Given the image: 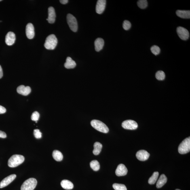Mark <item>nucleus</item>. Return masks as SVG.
Listing matches in <instances>:
<instances>
[{
	"label": "nucleus",
	"instance_id": "33",
	"mask_svg": "<svg viewBox=\"0 0 190 190\" xmlns=\"http://www.w3.org/2000/svg\"><path fill=\"white\" fill-rule=\"evenodd\" d=\"M7 134L5 132L0 131V138H5L7 137Z\"/></svg>",
	"mask_w": 190,
	"mask_h": 190
},
{
	"label": "nucleus",
	"instance_id": "6",
	"mask_svg": "<svg viewBox=\"0 0 190 190\" xmlns=\"http://www.w3.org/2000/svg\"><path fill=\"white\" fill-rule=\"evenodd\" d=\"M66 20L68 25L72 31L74 32H77L78 25L77 19L75 17L71 14H68L66 17Z\"/></svg>",
	"mask_w": 190,
	"mask_h": 190
},
{
	"label": "nucleus",
	"instance_id": "31",
	"mask_svg": "<svg viewBox=\"0 0 190 190\" xmlns=\"http://www.w3.org/2000/svg\"><path fill=\"white\" fill-rule=\"evenodd\" d=\"M131 26H132V24L129 21L127 20L124 21L123 23L124 29L126 30H129L130 29Z\"/></svg>",
	"mask_w": 190,
	"mask_h": 190
},
{
	"label": "nucleus",
	"instance_id": "14",
	"mask_svg": "<svg viewBox=\"0 0 190 190\" xmlns=\"http://www.w3.org/2000/svg\"><path fill=\"white\" fill-rule=\"evenodd\" d=\"M128 170L125 165L121 164L118 166L115 172L117 176H121L126 175L128 173Z\"/></svg>",
	"mask_w": 190,
	"mask_h": 190
},
{
	"label": "nucleus",
	"instance_id": "15",
	"mask_svg": "<svg viewBox=\"0 0 190 190\" xmlns=\"http://www.w3.org/2000/svg\"><path fill=\"white\" fill-rule=\"evenodd\" d=\"M17 91L19 94L26 96L31 92V89L29 86L26 87L24 85H20L18 87Z\"/></svg>",
	"mask_w": 190,
	"mask_h": 190
},
{
	"label": "nucleus",
	"instance_id": "11",
	"mask_svg": "<svg viewBox=\"0 0 190 190\" xmlns=\"http://www.w3.org/2000/svg\"><path fill=\"white\" fill-rule=\"evenodd\" d=\"M26 34L28 39H33L35 36V31L33 25L31 23L27 24L26 28Z\"/></svg>",
	"mask_w": 190,
	"mask_h": 190
},
{
	"label": "nucleus",
	"instance_id": "8",
	"mask_svg": "<svg viewBox=\"0 0 190 190\" xmlns=\"http://www.w3.org/2000/svg\"><path fill=\"white\" fill-rule=\"evenodd\" d=\"M122 126L123 128L127 130H134L137 128L138 125L135 121L132 120H128L123 121Z\"/></svg>",
	"mask_w": 190,
	"mask_h": 190
},
{
	"label": "nucleus",
	"instance_id": "23",
	"mask_svg": "<svg viewBox=\"0 0 190 190\" xmlns=\"http://www.w3.org/2000/svg\"><path fill=\"white\" fill-rule=\"evenodd\" d=\"M53 156L55 160L57 161H61L63 159V156L60 151L55 150L53 151Z\"/></svg>",
	"mask_w": 190,
	"mask_h": 190
},
{
	"label": "nucleus",
	"instance_id": "21",
	"mask_svg": "<svg viewBox=\"0 0 190 190\" xmlns=\"http://www.w3.org/2000/svg\"><path fill=\"white\" fill-rule=\"evenodd\" d=\"M167 181V178L166 176L164 174L161 175L159 180H158L156 184V187L157 189L162 187L166 183Z\"/></svg>",
	"mask_w": 190,
	"mask_h": 190
},
{
	"label": "nucleus",
	"instance_id": "5",
	"mask_svg": "<svg viewBox=\"0 0 190 190\" xmlns=\"http://www.w3.org/2000/svg\"><path fill=\"white\" fill-rule=\"evenodd\" d=\"M190 151V137L184 140L180 144L178 148V151L181 154L189 153Z\"/></svg>",
	"mask_w": 190,
	"mask_h": 190
},
{
	"label": "nucleus",
	"instance_id": "27",
	"mask_svg": "<svg viewBox=\"0 0 190 190\" xmlns=\"http://www.w3.org/2000/svg\"><path fill=\"white\" fill-rule=\"evenodd\" d=\"M148 3L146 0H140L137 2V5L140 8L145 9L148 6Z\"/></svg>",
	"mask_w": 190,
	"mask_h": 190
},
{
	"label": "nucleus",
	"instance_id": "38",
	"mask_svg": "<svg viewBox=\"0 0 190 190\" xmlns=\"http://www.w3.org/2000/svg\"><path fill=\"white\" fill-rule=\"evenodd\" d=\"M1 1V0H0V1Z\"/></svg>",
	"mask_w": 190,
	"mask_h": 190
},
{
	"label": "nucleus",
	"instance_id": "28",
	"mask_svg": "<svg viewBox=\"0 0 190 190\" xmlns=\"http://www.w3.org/2000/svg\"><path fill=\"white\" fill-rule=\"evenodd\" d=\"M113 187L115 190H127L126 186L123 184L114 183Z\"/></svg>",
	"mask_w": 190,
	"mask_h": 190
},
{
	"label": "nucleus",
	"instance_id": "37",
	"mask_svg": "<svg viewBox=\"0 0 190 190\" xmlns=\"http://www.w3.org/2000/svg\"><path fill=\"white\" fill-rule=\"evenodd\" d=\"M175 190H180L179 189H176Z\"/></svg>",
	"mask_w": 190,
	"mask_h": 190
},
{
	"label": "nucleus",
	"instance_id": "7",
	"mask_svg": "<svg viewBox=\"0 0 190 190\" xmlns=\"http://www.w3.org/2000/svg\"><path fill=\"white\" fill-rule=\"evenodd\" d=\"M177 33L178 37L183 40L186 41L189 39V32L186 28L181 26H178L177 28Z\"/></svg>",
	"mask_w": 190,
	"mask_h": 190
},
{
	"label": "nucleus",
	"instance_id": "13",
	"mask_svg": "<svg viewBox=\"0 0 190 190\" xmlns=\"http://www.w3.org/2000/svg\"><path fill=\"white\" fill-rule=\"evenodd\" d=\"M16 40V36L12 32H9L5 37V43L7 45L10 46L15 42Z\"/></svg>",
	"mask_w": 190,
	"mask_h": 190
},
{
	"label": "nucleus",
	"instance_id": "3",
	"mask_svg": "<svg viewBox=\"0 0 190 190\" xmlns=\"http://www.w3.org/2000/svg\"><path fill=\"white\" fill-rule=\"evenodd\" d=\"M91 125L97 130L104 133H107L109 132L108 127L102 121L97 120H93L91 121Z\"/></svg>",
	"mask_w": 190,
	"mask_h": 190
},
{
	"label": "nucleus",
	"instance_id": "19",
	"mask_svg": "<svg viewBox=\"0 0 190 190\" xmlns=\"http://www.w3.org/2000/svg\"><path fill=\"white\" fill-rule=\"evenodd\" d=\"M64 66L67 69H72L75 67L76 64L71 57H68L66 59V62L64 64Z\"/></svg>",
	"mask_w": 190,
	"mask_h": 190
},
{
	"label": "nucleus",
	"instance_id": "29",
	"mask_svg": "<svg viewBox=\"0 0 190 190\" xmlns=\"http://www.w3.org/2000/svg\"><path fill=\"white\" fill-rule=\"evenodd\" d=\"M151 52L155 56L159 55L161 52V49L157 45H153L151 48Z\"/></svg>",
	"mask_w": 190,
	"mask_h": 190
},
{
	"label": "nucleus",
	"instance_id": "34",
	"mask_svg": "<svg viewBox=\"0 0 190 190\" xmlns=\"http://www.w3.org/2000/svg\"><path fill=\"white\" fill-rule=\"evenodd\" d=\"M6 112V109L3 106L0 105V114L4 113Z\"/></svg>",
	"mask_w": 190,
	"mask_h": 190
},
{
	"label": "nucleus",
	"instance_id": "16",
	"mask_svg": "<svg viewBox=\"0 0 190 190\" xmlns=\"http://www.w3.org/2000/svg\"><path fill=\"white\" fill-rule=\"evenodd\" d=\"M48 17L47 20L49 23H54L56 20V14L55 9L53 7H49L48 10Z\"/></svg>",
	"mask_w": 190,
	"mask_h": 190
},
{
	"label": "nucleus",
	"instance_id": "17",
	"mask_svg": "<svg viewBox=\"0 0 190 190\" xmlns=\"http://www.w3.org/2000/svg\"><path fill=\"white\" fill-rule=\"evenodd\" d=\"M104 42L103 39L98 38L95 41V49L96 52H99L103 48Z\"/></svg>",
	"mask_w": 190,
	"mask_h": 190
},
{
	"label": "nucleus",
	"instance_id": "18",
	"mask_svg": "<svg viewBox=\"0 0 190 190\" xmlns=\"http://www.w3.org/2000/svg\"><path fill=\"white\" fill-rule=\"evenodd\" d=\"M176 15L180 18L184 19L190 18V11L189 10H178L176 12Z\"/></svg>",
	"mask_w": 190,
	"mask_h": 190
},
{
	"label": "nucleus",
	"instance_id": "36",
	"mask_svg": "<svg viewBox=\"0 0 190 190\" xmlns=\"http://www.w3.org/2000/svg\"><path fill=\"white\" fill-rule=\"evenodd\" d=\"M3 76V72L2 69L1 65H0V79Z\"/></svg>",
	"mask_w": 190,
	"mask_h": 190
},
{
	"label": "nucleus",
	"instance_id": "22",
	"mask_svg": "<svg viewBox=\"0 0 190 190\" xmlns=\"http://www.w3.org/2000/svg\"><path fill=\"white\" fill-rule=\"evenodd\" d=\"M102 147V144L98 142H95L94 145V149L93 151V153L95 155H97L99 154Z\"/></svg>",
	"mask_w": 190,
	"mask_h": 190
},
{
	"label": "nucleus",
	"instance_id": "20",
	"mask_svg": "<svg viewBox=\"0 0 190 190\" xmlns=\"http://www.w3.org/2000/svg\"><path fill=\"white\" fill-rule=\"evenodd\" d=\"M62 187L66 190H71L73 189L74 185L73 183L69 180H63L61 183Z\"/></svg>",
	"mask_w": 190,
	"mask_h": 190
},
{
	"label": "nucleus",
	"instance_id": "25",
	"mask_svg": "<svg viewBox=\"0 0 190 190\" xmlns=\"http://www.w3.org/2000/svg\"><path fill=\"white\" fill-rule=\"evenodd\" d=\"M91 168L94 171H97L99 170L100 165L98 161L95 160L91 162L90 163Z\"/></svg>",
	"mask_w": 190,
	"mask_h": 190
},
{
	"label": "nucleus",
	"instance_id": "2",
	"mask_svg": "<svg viewBox=\"0 0 190 190\" xmlns=\"http://www.w3.org/2000/svg\"><path fill=\"white\" fill-rule=\"evenodd\" d=\"M58 44V39L54 34L49 35L45 40L44 46L48 50H54Z\"/></svg>",
	"mask_w": 190,
	"mask_h": 190
},
{
	"label": "nucleus",
	"instance_id": "9",
	"mask_svg": "<svg viewBox=\"0 0 190 190\" xmlns=\"http://www.w3.org/2000/svg\"><path fill=\"white\" fill-rule=\"evenodd\" d=\"M16 177V175L13 174L7 176L4 178L0 183V188L2 189L6 187L12 182Z\"/></svg>",
	"mask_w": 190,
	"mask_h": 190
},
{
	"label": "nucleus",
	"instance_id": "24",
	"mask_svg": "<svg viewBox=\"0 0 190 190\" xmlns=\"http://www.w3.org/2000/svg\"><path fill=\"white\" fill-rule=\"evenodd\" d=\"M159 176V172H154L153 175L149 178V180H148V183L150 185H153V184H154L156 182Z\"/></svg>",
	"mask_w": 190,
	"mask_h": 190
},
{
	"label": "nucleus",
	"instance_id": "32",
	"mask_svg": "<svg viewBox=\"0 0 190 190\" xmlns=\"http://www.w3.org/2000/svg\"><path fill=\"white\" fill-rule=\"evenodd\" d=\"M34 134L35 137L37 139H40L42 137V133L39 129H35L34 131Z\"/></svg>",
	"mask_w": 190,
	"mask_h": 190
},
{
	"label": "nucleus",
	"instance_id": "26",
	"mask_svg": "<svg viewBox=\"0 0 190 190\" xmlns=\"http://www.w3.org/2000/svg\"><path fill=\"white\" fill-rule=\"evenodd\" d=\"M166 75L164 72L162 71H158L156 74V77L159 80H163L165 79Z\"/></svg>",
	"mask_w": 190,
	"mask_h": 190
},
{
	"label": "nucleus",
	"instance_id": "30",
	"mask_svg": "<svg viewBox=\"0 0 190 190\" xmlns=\"http://www.w3.org/2000/svg\"><path fill=\"white\" fill-rule=\"evenodd\" d=\"M39 114L37 111L34 112L32 114L31 116V119L32 121H36V123H37V121L39 120Z\"/></svg>",
	"mask_w": 190,
	"mask_h": 190
},
{
	"label": "nucleus",
	"instance_id": "35",
	"mask_svg": "<svg viewBox=\"0 0 190 190\" xmlns=\"http://www.w3.org/2000/svg\"><path fill=\"white\" fill-rule=\"evenodd\" d=\"M60 1L62 4H65L68 3V0H60Z\"/></svg>",
	"mask_w": 190,
	"mask_h": 190
},
{
	"label": "nucleus",
	"instance_id": "1",
	"mask_svg": "<svg viewBox=\"0 0 190 190\" xmlns=\"http://www.w3.org/2000/svg\"><path fill=\"white\" fill-rule=\"evenodd\" d=\"M24 157L20 155H14L9 159L8 161V165L11 168H14L19 166L24 162Z\"/></svg>",
	"mask_w": 190,
	"mask_h": 190
},
{
	"label": "nucleus",
	"instance_id": "10",
	"mask_svg": "<svg viewBox=\"0 0 190 190\" xmlns=\"http://www.w3.org/2000/svg\"><path fill=\"white\" fill-rule=\"evenodd\" d=\"M136 156L139 160L144 161L149 159L150 154L145 150H140L137 153Z\"/></svg>",
	"mask_w": 190,
	"mask_h": 190
},
{
	"label": "nucleus",
	"instance_id": "4",
	"mask_svg": "<svg viewBox=\"0 0 190 190\" xmlns=\"http://www.w3.org/2000/svg\"><path fill=\"white\" fill-rule=\"evenodd\" d=\"M37 185V181L35 178H31L26 180L21 187V190H34Z\"/></svg>",
	"mask_w": 190,
	"mask_h": 190
},
{
	"label": "nucleus",
	"instance_id": "12",
	"mask_svg": "<svg viewBox=\"0 0 190 190\" xmlns=\"http://www.w3.org/2000/svg\"><path fill=\"white\" fill-rule=\"evenodd\" d=\"M106 5L105 0H98L96 7V11L99 14H102L105 9Z\"/></svg>",
	"mask_w": 190,
	"mask_h": 190
}]
</instances>
